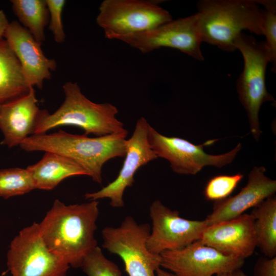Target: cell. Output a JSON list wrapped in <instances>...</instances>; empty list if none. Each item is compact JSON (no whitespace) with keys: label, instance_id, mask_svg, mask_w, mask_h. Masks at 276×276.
Returning a JSON list of instances; mask_svg holds the SVG:
<instances>
[{"label":"cell","instance_id":"1","mask_svg":"<svg viewBox=\"0 0 276 276\" xmlns=\"http://www.w3.org/2000/svg\"><path fill=\"white\" fill-rule=\"evenodd\" d=\"M99 215L98 200L66 205L56 199L38 223L41 236L49 250L70 267H80L98 246L95 233Z\"/></svg>","mask_w":276,"mask_h":276},{"label":"cell","instance_id":"2","mask_svg":"<svg viewBox=\"0 0 276 276\" xmlns=\"http://www.w3.org/2000/svg\"><path fill=\"white\" fill-rule=\"evenodd\" d=\"M128 133L90 137L62 130L33 134L20 145L27 152L49 151L64 155L78 164L96 182H102V168L109 160L125 155Z\"/></svg>","mask_w":276,"mask_h":276},{"label":"cell","instance_id":"3","mask_svg":"<svg viewBox=\"0 0 276 276\" xmlns=\"http://www.w3.org/2000/svg\"><path fill=\"white\" fill-rule=\"evenodd\" d=\"M62 88L65 99L53 113L40 110L33 134L47 133L63 125L79 127L88 135L97 136L128 133L123 123L117 118V108L109 103H96L89 100L76 82H65Z\"/></svg>","mask_w":276,"mask_h":276},{"label":"cell","instance_id":"4","mask_svg":"<svg viewBox=\"0 0 276 276\" xmlns=\"http://www.w3.org/2000/svg\"><path fill=\"white\" fill-rule=\"evenodd\" d=\"M197 8L202 42L233 52L234 41L243 30L263 35V10L256 1L202 0Z\"/></svg>","mask_w":276,"mask_h":276},{"label":"cell","instance_id":"5","mask_svg":"<svg viewBox=\"0 0 276 276\" xmlns=\"http://www.w3.org/2000/svg\"><path fill=\"white\" fill-rule=\"evenodd\" d=\"M234 45L244 60V68L237 82V93L246 111L251 133L258 141L262 133L259 119L261 106L265 102H275L265 82L266 67L271 57L264 41H257L254 37L242 32Z\"/></svg>","mask_w":276,"mask_h":276},{"label":"cell","instance_id":"6","mask_svg":"<svg viewBox=\"0 0 276 276\" xmlns=\"http://www.w3.org/2000/svg\"><path fill=\"white\" fill-rule=\"evenodd\" d=\"M150 231L148 223H138L131 216H127L119 226L102 229V247L121 258L128 276H156L162 260L160 255L147 248Z\"/></svg>","mask_w":276,"mask_h":276},{"label":"cell","instance_id":"7","mask_svg":"<svg viewBox=\"0 0 276 276\" xmlns=\"http://www.w3.org/2000/svg\"><path fill=\"white\" fill-rule=\"evenodd\" d=\"M171 20L169 12L158 2L144 0H105L96 18L106 37L145 32Z\"/></svg>","mask_w":276,"mask_h":276},{"label":"cell","instance_id":"8","mask_svg":"<svg viewBox=\"0 0 276 276\" xmlns=\"http://www.w3.org/2000/svg\"><path fill=\"white\" fill-rule=\"evenodd\" d=\"M7 265L12 276H66L70 267L47 247L36 222L22 228L11 241Z\"/></svg>","mask_w":276,"mask_h":276},{"label":"cell","instance_id":"9","mask_svg":"<svg viewBox=\"0 0 276 276\" xmlns=\"http://www.w3.org/2000/svg\"><path fill=\"white\" fill-rule=\"evenodd\" d=\"M148 139L157 157L167 160L173 172L178 174L195 175L206 166L221 168L233 162L242 148L239 143L231 151L219 155L206 153L202 145H195L178 137L162 134L150 125Z\"/></svg>","mask_w":276,"mask_h":276},{"label":"cell","instance_id":"10","mask_svg":"<svg viewBox=\"0 0 276 276\" xmlns=\"http://www.w3.org/2000/svg\"><path fill=\"white\" fill-rule=\"evenodd\" d=\"M106 38L122 41L145 54L166 47L178 50L199 61L204 60L197 14L171 20L145 32Z\"/></svg>","mask_w":276,"mask_h":276},{"label":"cell","instance_id":"11","mask_svg":"<svg viewBox=\"0 0 276 276\" xmlns=\"http://www.w3.org/2000/svg\"><path fill=\"white\" fill-rule=\"evenodd\" d=\"M152 227L147 241L148 249L160 255L167 250L182 249L200 240L208 226L205 220H190L181 217L179 212L156 200L150 205Z\"/></svg>","mask_w":276,"mask_h":276},{"label":"cell","instance_id":"12","mask_svg":"<svg viewBox=\"0 0 276 276\" xmlns=\"http://www.w3.org/2000/svg\"><path fill=\"white\" fill-rule=\"evenodd\" d=\"M149 126L144 117L138 119L131 136L126 140L125 159L118 176L101 190L85 193V199L92 201L108 198L111 206L123 207L124 193L127 188L132 186L136 172L140 167L158 158L148 141Z\"/></svg>","mask_w":276,"mask_h":276},{"label":"cell","instance_id":"13","mask_svg":"<svg viewBox=\"0 0 276 276\" xmlns=\"http://www.w3.org/2000/svg\"><path fill=\"white\" fill-rule=\"evenodd\" d=\"M161 265L176 276H214L241 268L245 260L227 256L197 240L160 254Z\"/></svg>","mask_w":276,"mask_h":276},{"label":"cell","instance_id":"14","mask_svg":"<svg viewBox=\"0 0 276 276\" xmlns=\"http://www.w3.org/2000/svg\"><path fill=\"white\" fill-rule=\"evenodd\" d=\"M4 38L18 59L28 86L41 89L57 68L55 60L45 56L41 44L16 21L10 22Z\"/></svg>","mask_w":276,"mask_h":276},{"label":"cell","instance_id":"15","mask_svg":"<svg viewBox=\"0 0 276 276\" xmlns=\"http://www.w3.org/2000/svg\"><path fill=\"white\" fill-rule=\"evenodd\" d=\"M199 240L224 255L245 260L257 247L253 218L250 214L244 213L208 226Z\"/></svg>","mask_w":276,"mask_h":276},{"label":"cell","instance_id":"16","mask_svg":"<svg viewBox=\"0 0 276 276\" xmlns=\"http://www.w3.org/2000/svg\"><path fill=\"white\" fill-rule=\"evenodd\" d=\"M263 166H255L248 174L246 185L236 195L215 202L205 219L208 226L236 218L250 208L274 195L276 181L267 177Z\"/></svg>","mask_w":276,"mask_h":276},{"label":"cell","instance_id":"17","mask_svg":"<svg viewBox=\"0 0 276 276\" xmlns=\"http://www.w3.org/2000/svg\"><path fill=\"white\" fill-rule=\"evenodd\" d=\"M40 110L34 87L26 94L2 105L0 129L4 137L1 144L9 148L20 146L33 134Z\"/></svg>","mask_w":276,"mask_h":276},{"label":"cell","instance_id":"18","mask_svg":"<svg viewBox=\"0 0 276 276\" xmlns=\"http://www.w3.org/2000/svg\"><path fill=\"white\" fill-rule=\"evenodd\" d=\"M27 169L35 189L51 190L64 179L73 176L87 175L85 170L73 160L57 153L45 152L37 163Z\"/></svg>","mask_w":276,"mask_h":276},{"label":"cell","instance_id":"19","mask_svg":"<svg viewBox=\"0 0 276 276\" xmlns=\"http://www.w3.org/2000/svg\"><path fill=\"white\" fill-rule=\"evenodd\" d=\"M20 63L6 40L0 39V105L28 93Z\"/></svg>","mask_w":276,"mask_h":276},{"label":"cell","instance_id":"20","mask_svg":"<svg viewBox=\"0 0 276 276\" xmlns=\"http://www.w3.org/2000/svg\"><path fill=\"white\" fill-rule=\"evenodd\" d=\"M258 247L264 256L276 257V197L273 195L253 208L250 214Z\"/></svg>","mask_w":276,"mask_h":276},{"label":"cell","instance_id":"21","mask_svg":"<svg viewBox=\"0 0 276 276\" xmlns=\"http://www.w3.org/2000/svg\"><path fill=\"white\" fill-rule=\"evenodd\" d=\"M11 3L21 25L41 44L45 39L44 29L49 21L45 0H12Z\"/></svg>","mask_w":276,"mask_h":276},{"label":"cell","instance_id":"22","mask_svg":"<svg viewBox=\"0 0 276 276\" xmlns=\"http://www.w3.org/2000/svg\"><path fill=\"white\" fill-rule=\"evenodd\" d=\"M35 189L29 170L20 168L0 170V196L5 199Z\"/></svg>","mask_w":276,"mask_h":276},{"label":"cell","instance_id":"23","mask_svg":"<svg viewBox=\"0 0 276 276\" xmlns=\"http://www.w3.org/2000/svg\"><path fill=\"white\" fill-rule=\"evenodd\" d=\"M243 176L242 173H238L234 175H218L212 177L204 189L205 198L216 202L228 197Z\"/></svg>","mask_w":276,"mask_h":276},{"label":"cell","instance_id":"24","mask_svg":"<svg viewBox=\"0 0 276 276\" xmlns=\"http://www.w3.org/2000/svg\"><path fill=\"white\" fill-rule=\"evenodd\" d=\"M80 268L87 276H122L119 267L104 255L98 246L85 258Z\"/></svg>","mask_w":276,"mask_h":276},{"label":"cell","instance_id":"25","mask_svg":"<svg viewBox=\"0 0 276 276\" xmlns=\"http://www.w3.org/2000/svg\"><path fill=\"white\" fill-rule=\"evenodd\" d=\"M257 4L262 5L263 10L262 33L266 37L265 45L271 57L273 71L276 67V5L275 1H256Z\"/></svg>","mask_w":276,"mask_h":276},{"label":"cell","instance_id":"26","mask_svg":"<svg viewBox=\"0 0 276 276\" xmlns=\"http://www.w3.org/2000/svg\"><path fill=\"white\" fill-rule=\"evenodd\" d=\"M49 14V28L54 40L62 43L65 40V34L62 21V13L65 4L64 0H45Z\"/></svg>","mask_w":276,"mask_h":276},{"label":"cell","instance_id":"27","mask_svg":"<svg viewBox=\"0 0 276 276\" xmlns=\"http://www.w3.org/2000/svg\"><path fill=\"white\" fill-rule=\"evenodd\" d=\"M253 276H276V257H260L254 265Z\"/></svg>","mask_w":276,"mask_h":276},{"label":"cell","instance_id":"28","mask_svg":"<svg viewBox=\"0 0 276 276\" xmlns=\"http://www.w3.org/2000/svg\"><path fill=\"white\" fill-rule=\"evenodd\" d=\"M8 18L2 10H0V39L4 38L5 33L9 25Z\"/></svg>","mask_w":276,"mask_h":276},{"label":"cell","instance_id":"29","mask_svg":"<svg viewBox=\"0 0 276 276\" xmlns=\"http://www.w3.org/2000/svg\"><path fill=\"white\" fill-rule=\"evenodd\" d=\"M214 276H247V275L241 268H239L231 271L217 274Z\"/></svg>","mask_w":276,"mask_h":276},{"label":"cell","instance_id":"30","mask_svg":"<svg viewBox=\"0 0 276 276\" xmlns=\"http://www.w3.org/2000/svg\"><path fill=\"white\" fill-rule=\"evenodd\" d=\"M156 276H176L173 273L168 271L165 269L161 268L160 267L157 269L156 271Z\"/></svg>","mask_w":276,"mask_h":276},{"label":"cell","instance_id":"31","mask_svg":"<svg viewBox=\"0 0 276 276\" xmlns=\"http://www.w3.org/2000/svg\"><path fill=\"white\" fill-rule=\"evenodd\" d=\"M1 105H0V109H1Z\"/></svg>","mask_w":276,"mask_h":276}]
</instances>
